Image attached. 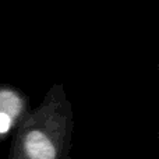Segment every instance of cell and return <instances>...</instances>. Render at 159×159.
<instances>
[{
	"mask_svg": "<svg viewBox=\"0 0 159 159\" xmlns=\"http://www.w3.org/2000/svg\"><path fill=\"white\" fill-rule=\"evenodd\" d=\"M64 98L52 91L36 110L22 119L10 159H59L70 126Z\"/></svg>",
	"mask_w": 159,
	"mask_h": 159,
	"instance_id": "cell-1",
	"label": "cell"
},
{
	"mask_svg": "<svg viewBox=\"0 0 159 159\" xmlns=\"http://www.w3.org/2000/svg\"><path fill=\"white\" fill-rule=\"evenodd\" d=\"M25 109L27 101L18 91L0 87V137H6L22 120Z\"/></svg>",
	"mask_w": 159,
	"mask_h": 159,
	"instance_id": "cell-2",
	"label": "cell"
}]
</instances>
